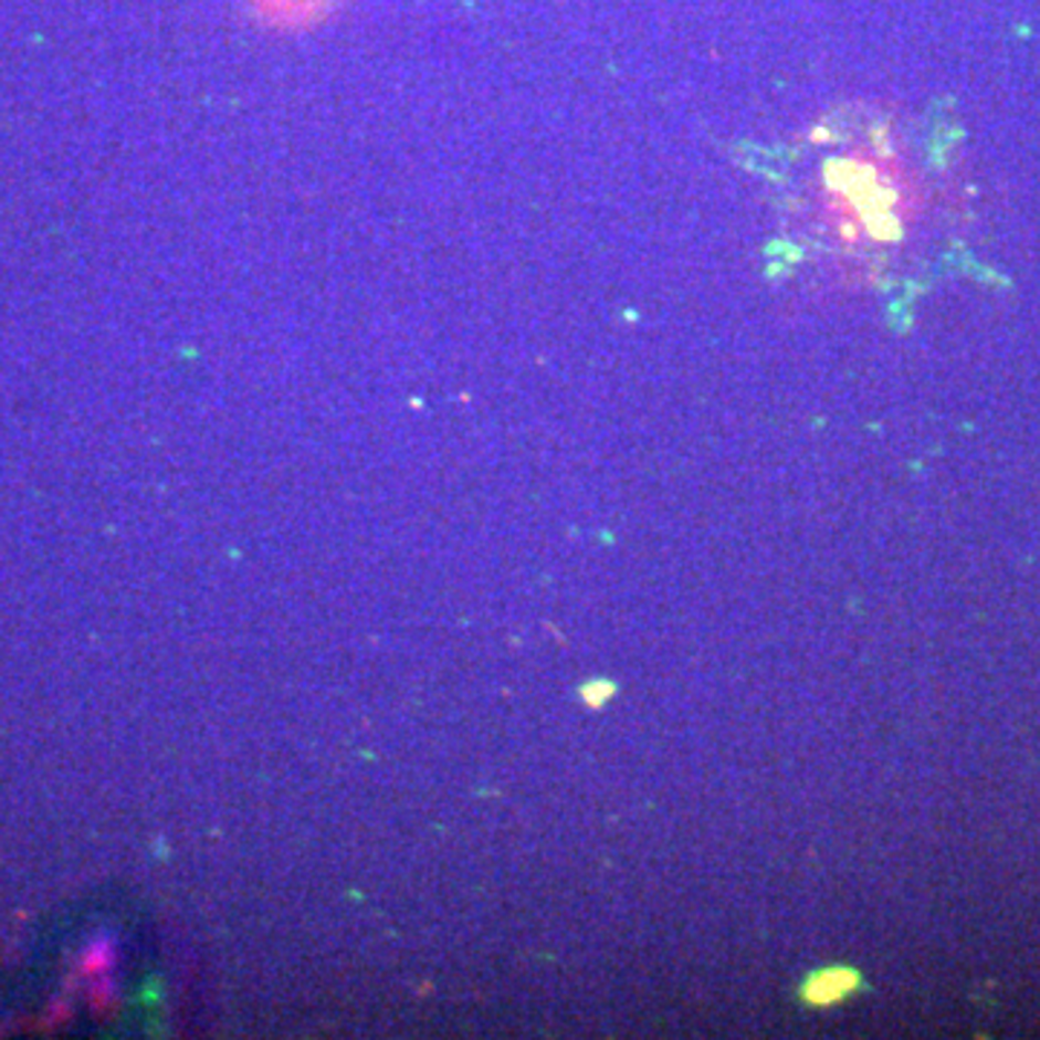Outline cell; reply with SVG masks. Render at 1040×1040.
Masks as SVG:
<instances>
[{"label": "cell", "mask_w": 1040, "mask_h": 1040, "mask_svg": "<svg viewBox=\"0 0 1040 1040\" xmlns=\"http://www.w3.org/2000/svg\"><path fill=\"white\" fill-rule=\"evenodd\" d=\"M855 983H859V974L847 971V968H832V971L816 974V977L807 983V1000H812L816 1006L836 1004L850 988H855Z\"/></svg>", "instance_id": "1"}, {"label": "cell", "mask_w": 1040, "mask_h": 1040, "mask_svg": "<svg viewBox=\"0 0 1040 1040\" xmlns=\"http://www.w3.org/2000/svg\"><path fill=\"white\" fill-rule=\"evenodd\" d=\"M610 691H613V685H596V689H587L585 696L590 700V705H601L610 696Z\"/></svg>", "instance_id": "2"}]
</instances>
